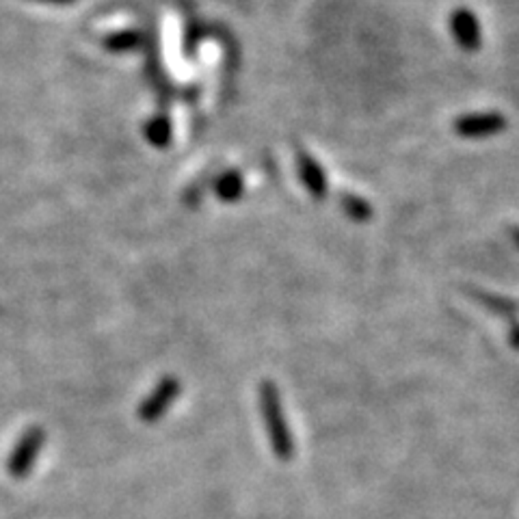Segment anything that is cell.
Masks as SVG:
<instances>
[{
	"mask_svg": "<svg viewBox=\"0 0 519 519\" xmlns=\"http://www.w3.org/2000/svg\"><path fill=\"white\" fill-rule=\"evenodd\" d=\"M258 400L260 411H262L264 417V426H267L270 450H273V455L279 461H290L295 456V439L290 436L284 407H281L279 387L270 379L262 381L258 386Z\"/></svg>",
	"mask_w": 519,
	"mask_h": 519,
	"instance_id": "1",
	"label": "cell"
},
{
	"mask_svg": "<svg viewBox=\"0 0 519 519\" xmlns=\"http://www.w3.org/2000/svg\"><path fill=\"white\" fill-rule=\"evenodd\" d=\"M180 392H182V383H180L178 377H162V379L158 381V386L152 389L143 403L139 405V420L145 422V425H154V422L161 420V417L165 416V411L176 403Z\"/></svg>",
	"mask_w": 519,
	"mask_h": 519,
	"instance_id": "2",
	"label": "cell"
},
{
	"mask_svg": "<svg viewBox=\"0 0 519 519\" xmlns=\"http://www.w3.org/2000/svg\"><path fill=\"white\" fill-rule=\"evenodd\" d=\"M509 122L502 113L495 111H476V113H465V115L456 117L455 120V132L461 139H489L495 134L504 132Z\"/></svg>",
	"mask_w": 519,
	"mask_h": 519,
	"instance_id": "3",
	"label": "cell"
},
{
	"mask_svg": "<svg viewBox=\"0 0 519 519\" xmlns=\"http://www.w3.org/2000/svg\"><path fill=\"white\" fill-rule=\"evenodd\" d=\"M44 442H46V431H44L42 426L28 428L24 436L18 439L14 453L9 456L7 470L11 476L24 478L31 474L33 465H35V461L39 459V453H42Z\"/></svg>",
	"mask_w": 519,
	"mask_h": 519,
	"instance_id": "4",
	"label": "cell"
},
{
	"mask_svg": "<svg viewBox=\"0 0 519 519\" xmlns=\"http://www.w3.org/2000/svg\"><path fill=\"white\" fill-rule=\"evenodd\" d=\"M450 33H453V39L456 42V46L465 53H476L478 48L483 46V31H481V22H478L476 14L472 9L459 7L450 14L448 20Z\"/></svg>",
	"mask_w": 519,
	"mask_h": 519,
	"instance_id": "5",
	"label": "cell"
},
{
	"mask_svg": "<svg viewBox=\"0 0 519 519\" xmlns=\"http://www.w3.org/2000/svg\"><path fill=\"white\" fill-rule=\"evenodd\" d=\"M299 171H301V180L309 191L314 200H323L327 195V178L323 173V167L314 161L312 156L301 154L299 156Z\"/></svg>",
	"mask_w": 519,
	"mask_h": 519,
	"instance_id": "6",
	"label": "cell"
},
{
	"mask_svg": "<svg viewBox=\"0 0 519 519\" xmlns=\"http://www.w3.org/2000/svg\"><path fill=\"white\" fill-rule=\"evenodd\" d=\"M472 297L476 299L478 303H481L483 308H487L489 312L500 316V318H515L519 314V306L517 301H513V299L504 297V295H494V292H485V290H476V288H472Z\"/></svg>",
	"mask_w": 519,
	"mask_h": 519,
	"instance_id": "7",
	"label": "cell"
},
{
	"mask_svg": "<svg viewBox=\"0 0 519 519\" xmlns=\"http://www.w3.org/2000/svg\"><path fill=\"white\" fill-rule=\"evenodd\" d=\"M340 206H342L344 214H347V217L351 219V221L364 223V221H368V219L372 217V206L364 200V197H359V195H351V193L342 195L340 197Z\"/></svg>",
	"mask_w": 519,
	"mask_h": 519,
	"instance_id": "8",
	"label": "cell"
},
{
	"mask_svg": "<svg viewBox=\"0 0 519 519\" xmlns=\"http://www.w3.org/2000/svg\"><path fill=\"white\" fill-rule=\"evenodd\" d=\"M145 134H148V141L156 148H167L171 143V123H169L167 117H154L148 126H145Z\"/></svg>",
	"mask_w": 519,
	"mask_h": 519,
	"instance_id": "9",
	"label": "cell"
},
{
	"mask_svg": "<svg viewBox=\"0 0 519 519\" xmlns=\"http://www.w3.org/2000/svg\"><path fill=\"white\" fill-rule=\"evenodd\" d=\"M217 195L223 201H236L242 195V178L236 171L225 173L217 182Z\"/></svg>",
	"mask_w": 519,
	"mask_h": 519,
	"instance_id": "10",
	"label": "cell"
},
{
	"mask_svg": "<svg viewBox=\"0 0 519 519\" xmlns=\"http://www.w3.org/2000/svg\"><path fill=\"white\" fill-rule=\"evenodd\" d=\"M104 46L111 50V53H128V50H134L141 46V35L134 31L126 33H113L111 37H106Z\"/></svg>",
	"mask_w": 519,
	"mask_h": 519,
	"instance_id": "11",
	"label": "cell"
},
{
	"mask_svg": "<svg viewBox=\"0 0 519 519\" xmlns=\"http://www.w3.org/2000/svg\"><path fill=\"white\" fill-rule=\"evenodd\" d=\"M509 342H511V347L515 348V351H519V323H513V325H511Z\"/></svg>",
	"mask_w": 519,
	"mask_h": 519,
	"instance_id": "12",
	"label": "cell"
},
{
	"mask_svg": "<svg viewBox=\"0 0 519 519\" xmlns=\"http://www.w3.org/2000/svg\"><path fill=\"white\" fill-rule=\"evenodd\" d=\"M511 239L519 247V225H513V228H511Z\"/></svg>",
	"mask_w": 519,
	"mask_h": 519,
	"instance_id": "13",
	"label": "cell"
},
{
	"mask_svg": "<svg viewBox=\"0 0 519 519\" xmlns=\"http://www.w3.org/2000/svg\"><path fill=\"white\" fill-rule=\"evenodd\" d=\"M39 3H53V5H70L74 0H39Z\"/></svg>",
	"mask_w": 519,
	"mask_h": 519,
	"instance_id": "14",
	"label": "cell"
}]
</instances>
